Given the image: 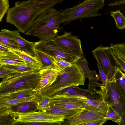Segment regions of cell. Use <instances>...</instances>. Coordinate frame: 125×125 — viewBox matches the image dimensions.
I'll use <instances>...</instances> for the list:
<instances>
[{"label": "cell", "instance_id": "1", "mask_svg": "<svg viewBox=\"0 0 125 125\" xmlns=\"http://www.w3.org/2000/svg\"><path fill=\"white\" fill-rule=\"evenodd\" d=\"M64 0H28L17 1L9 9L7 22L14 25L19 32L25 33L33 26L36 18Z\"/></svg>", "mask_w": 125, "mask_h": 125}, {"label": "cell", "instance_id": "2", "mask_svg": "<svg viewBox=\"0 0 125 125\" xmlns=\"http://www.w3.org/2000/svg\"><path fill=\"white\" fill-rule=\"evenodd\" d=\"M58 73L56 78L53 83L34 92L35 100L37 101L44 97H50L66 88L84 84L86 77L82 70L76 63Z\"/></svg>", "mask_w": 125, "mask_h": 125}, {"label": "cell", "instance_id": "3", "mask_svg": "<svg viewBox=\"0 0 125 125\" xmlns=\"http://www.w3.org/2000/svg\"><path fill=\"white\" fill-rule=\"evenodd\" d=\"M61 13L52 7L38 17L25 34L37 36L40 42L53 39L58 36L60 24L63 21Z\"/></svg>", "mask_w": 125, "mask_h": 125}, {"label": "cell", "instance_id": "4", "mask_svg": "<svg viewBox=\"0 0 125 125\" xmlns=\"http://www.w3.org/2000/svg\"><path fill=\"white\" fill-rule=\"evenodd\" d=\"M41 79L40 70L12 73L0 82V97L20 91L30 90L33 91Z\"/></svg>", "mask_w": 125, "mask_h": 125}, {"label": "cell", "instance_id": "5", "mask_svg": "<svg viewBox=\"0 0 125 125\" xmlns=\"http://www.w3.org/2000/svg\"><path fill=\"white\" fill-rule=\"evenodd\" d=\"M105 0H84L75 6L65 9L61 13L64 19L62 23L67 24L83 18L101 16L98 11L104 8Z\"/></svg>", "mask_w": 125, "mask_h": 125}, {"label": "cell", "instance_id": "6", "mask_svg": "<svg viewBox=\"0 0 125 125\" xmlns=\"http://www.w3.org/2000/svg\"><path fill=\"white\" fill-rule=\"evenodd\" d=\"M99 90L103 100L125 120V92L117 83L108 81Z\"/></svg>", "mask_w": 125, "mask_h": 125}, {"label": "cell", "instance_id": "7", "mask_svg": "<svg viewBox=\"0 0 125 125\" xmlns=\"http://www.w3.org/2000/svg\"><path fill=\"white\" fill-rule=\"evenodd\" d=\"M35 49L42 52L49 56L59 58L72 64L76 63L79 58L62 44L52 39L36 42Z\"/></svg>", "mask_w": 125, "mask_h": 125}, {"label": "cell", "instance_id": "8", "mask_svg": "<svg viewBox=\"0 0 125 125\" xmlns=\"http://www.w3.org/2000/svg\"><path fill=\"white\" fill-rule=\"evenodd\" d=\"M107 110L89 105L73 116L65 119L62 125H82L84 123L106 118Z\"/></svg>", "mask_w": 125, "mask_h": 125}, {"label": "cell", "instance_id": "9", "mask_svg": "<svg viewBox=\"0 0 125 125\" xmlns=\"http://www.w3.org/2000/svg\"><path fill=\"white\" fill-rule=\"evenodd\" d=\"M11 112L15 117L17 121L15 125L33 122L57 123L62 125L61 123L65 119L64 116L52 114L44 111L25 113Z\"/></svg>", "mask_w": 125, "mask_h": 125}, {"label": "cell", "instance_id": "10", "mask_svg": "<svg viewBox=\"0 0 125 125\" xmlns=\"http://www.w3.org/2000/svg\"><path fill=\"white\" fill-rule=\"evenodd\" d=\"M51 106L80 111L89 105L75 96L55 94L50 97Z\"/></svg>", "mask_w": 125, "mask_h": 125}, {"label": "cell", "instance_id": "11", "mask_svg": "<svg viewBox=\"0 0 125 125\" xmlns=\"http://www.w3.org/2000/svg\"><path fill=\"white\" fill-rule=\"evenodd\" d=\"M52 40L60 43L79 58L84 56L81 40L71 33L65 31L63 34L57 36Z\"/></svg>", "mask_w": 125, "mask_h": 125}, {"label": "cell", "instance_id": "12", "mask_svg": "<svg viewBox=\"0 0 125 125\" xmlns=\"http://www.w3.org/2000/svg\"><path fill=\"white\" fill-rule=\"evenodd\" d=\"M88 89H84L78 86H72L65 88L56 94L70 95L92 100L103 101L99 90L90 86H88Z\"/></svg>", "mask_w": 125, "mask_h": 125}, {"label": "cell", "instance_id": "13", "mask_svg": "<svg viewBox=\"0 0 125 125\" xmlns=\"http://www.w3.org/2000/svg\"><path fill=\"white\" fill-rule=\"evenodd\" d=\"M1 32L5 36L16 41L20 51L38 59L35 51L36 42H30L24 39L21 36L18 30L11 31L4 29L1 30Z\"/></svg>", "mask_w": 125, "mask_h": 125}, {"label": "cell", "instance_id": "14", "mask_svg": "<svg viewBox=\"0 0 125 125\" xmlns=\"http://www.w3.org/2000/svg\"><path fill=\"white\" fill-rule=\"evenodd\" d=\"M92 53L106 75L113 66L111 62L113 58L109 47L100 45L92 51Z\"/></svg>", "mask_w": 125, "mask_h": 125}, {"label": "cell", "instance_id": "15", "mask_svg": "<svg viewBox=\"0 0 125 125\" xmlns=\"http://www.w3.org/2000/svg\"><path fill=\"white\" fill-rule=\"evenodd\" d=\"M113 60L117 67L125 72V44L124 43L113 44L109 47Z\"/></svg>", "mask_w": 125, "mask_h": 125}, {"label": "cell", "instance_id": "16", "mask_svg": "<svg viewBox=\"0 0 125 125\" xmlns=\"http://www.w3.org/2000/svg\"><path fill=\"white\" fill-rule=\"evenodd\" d=\"M41 79L40 81L33 90L34 92L38 91L43 88L51 85L56 80L58 75L57 71L55 69L48 68L40 70Z\"/></svg>", "mask_w": 125, "mask_h": 125}, {"label": "cell", "instance_id": "17", "mask_svg": "<svg viewBox=\"0 0 125 125\" xmlns=\"http://www.w3.org/2000/svg\"><path fill=\"white\" fill-rule=\"evenodd\" d=\"M7 108L12 112L25 113L36 111L38 110L37 101L34 100L19 103Z\"/></svg>", "mask_w": 125, "mask_h": 125}, {"label": "cell", "instance_id": "18", "mask_svg": "<svg viewBox=\"0 0 125 125\" xmlns=\"http://www.w3.org/2000/svg\"><path fill=\"white\" fill-rule=\"evenodd\" d=\"M0 62L4 64L18 65L29 64L10 51L9 53L0 57Z\"/></svg>", "mask_w": 125, "mask_h": 125}, {"label": "cell", "instance_id": "19", "mask_svg": "<svg viewBox=\"0 0 125 125\" xmlns=\"http://www.w3.org/2000/svg\"><path fill=\"white\" fill-rule=\"evenodd\" d=\"M34 95L30 97L19 98L10 97L7 96L0 97V106L7 108L19 103L31 101L35 99Z\"/></svg>", "mask_w": 125, "mask_h": 125}, {"label": "cell", "instance_id": "20", "mask_svg": "<svg viewBox=\"0 0 125 125\" xmlns=\"http://www.w3.org/2000/svg\"><path fill=\"white\" fill-rule=\"evenodd\" d=\"M4 65L6 67L9 69L14 71L16 72L20 73L37 71L41 69V67L30 64L18 65Z\"/></svg>", "mask_w": 125, "mask_h": 125}, {"label": "cell", "instance_id": "21", "mask_svg": "<svg viewBox=\"0 0 125 125\" xmlns=\"http://www.w3.org/2000/svg\"><path fill=\"white\" fill-rule=\"evenodd\" d=\"M80 111L69 109L61 107L51 106L50 109L44 111L52 114L64 116L66 119L73 116Z\"/></svg>", "mask_w": 125, "mask_h": 125}, {"label": "cell", "instance_id": "22", "mask_svg": "<svg viewBox=\"0 0 125 125\" xmlns=\"http://www.w3.org/2000/svg\"><path fill=\"white\" fill-rule=\"evenodd\" d=\"M76 63L82 70L86 78L92 79L97 82L99 80V77L95 75L89 69L87 61L84 56L79 58Z\"/></svg>", "mask_w": 125, "mask_h": 125}, {"label": "cell", "instance_id": "23", "mask_svg": "<svg viewBox=\"0 0 125 125\" xmlns=\"http://www.w3.org/2000/svg\"><path fill=\"white\" fill-rule=\"evenodd\" d=\"M35 51L38 59L41 64V69L48 68L54 69L52 60L50 56L40 51L35 49Z\"/></svg>", "mask_w": 125, "mask_h": 125}, {"label": "cell", "instance_id": "24", "mask_svg": "<svg viewBox=\"0 0 125 125\" xmlns=\"http://www.w3.org/2000/svg\"><path fill=\"white\" fill-rule=\"evenodd\" d=\"M9 49L10 51L18 55L28 63L36 65L41 67V63L37 58L30 56L19 50L12 49Z\"/></svg>", "mask_w": 125, "mask_h": 125}, {"label": "cell", "instance_id": "25", "mask_svg": "<svg viewBox=\"0 0 125 125\" xmlns=\"http://www.w3.org/2000/svg\"><path fill=\"white\" fill-rule=\"evenodd\" d=\"M107 109L106 118L119 125L125 124V120L110 106L107 104Z\"/></svg>", "mask_w": 125, "mask_h": 125}, {"label": "cell", "instance_id": "26", "mask_svg": "<svg viewBox=\"0 0 125 125\" xmlns=\"http://www.w3.org/2000/svg\"><path fill=\"white\" fill-rule=\"evenodd\" d=\"M110 15L114 19L116 27L120 29L125 28V18L120 10L116 11H111Z\"/></svg>", "mask_w": 125, "mask_h": 125}, {"label": "cell", "instance_id": "27", "mask_svg": "<svg viewBox=\"0 0 125 125\" xmlns=\"http://www.w3.org/2000/svg\"><path fill=\"white\" fill-rule=\"evenodd\" d=\"M125 73L117 66L115 72L111 81L118 84L124 92H125Z\"/></svg>", "mask_w": 125, "mask_h": 125}, {"label": "cell", "instance_id": "28", "mask_svg": "<svg viewBox=\"0 0 125 125\" xmlns=\"http://www.w3.org/2000/svg\"><path fill=\"white\" fill-rule=\"evenodd\" d=\"M0 43L9 49L19 50L17 42L4 35L0 32Z\"/></svg>", "mask_w": 125, "mask_h": 125}, {"label": "cell", "instance_id": "29", "mask_svg": "<svg viewBox=\"0 0 125 125\" xmlns=\"http://www.w3.org/2000/svg\"><path fill=\"white\" fill-rule=\"evenodd\" d=\"M75 96L79 100L89 105L107 110V105L103 101L95 100L90 99L85 97Z\"/></svg>", "mask_w": 125, "mask_h": 125}, {"label": "cell", "instance_id": "30", "mask_svg": "<svg viewBox=\"0 0 125 125\" xmlns=\"http://www.w3.org/2000/svg\"><path fill=\"white\" fill-rule=\"evenodd\" d=\"M50 57L52 60L54 69L56 70L58 72L70 67L72 65V63L62 59L56 57Z\"/></svg>", "mask_w": 125, "mask_h": 125}, {"label": "cell", "instance_id": "31", "mask_svg": "<svg viewBox=\"0 0 125 125\" xmlns=\"http://www.w3.org/2000/svg\"><path fill=\"white\" fill-rule=\"evenodd\" d=\"M17 122L15 117L11 112L0 115V125H13Z\"/></svg>", "mask_w": 125, "mask_h": 125}, {"label": "cell", "instance_id": "32", "mask_svg": "<svg viewBox=\"0 0 125 125\" xmlns=\"http://www.w3.org/2000/svg\"><path fill=\"white\" fill-rule=\"evenodd\" d=\"M50 97H44L37 101V109L39 111H45L50 109Z\"/></svg>", "mask_w": 125, "mask_h": 125}, {"label": "cell", "instance_id": "33", "mask_svg": "<svg viewBox=\"0 0 125 125\" xmlns=\"http://www.w3.org/2000/svg\"><path fill=\"white\" fill-rule=\"evenodd\" d=\"M33 93L34 92L31 90H24L16 92L6 96L13 98H22L33 96L34 95Z\"/></svg>", "mask_w": 125, "mask_h": 125}, {"label": "cell", "instance_id": "34", "mask_svg": "<svg viewBox=\"0 0 125 125\" xmlns=\"http://www.w3.org/2000/svg\"><path fill=\"white\" fill-rule=\"evenodd\" d=\"M9 6L8 0H0V22L7 12Z\"/></svg>", "mask_w": 125, "mask_h": 125}, {"label": "cell", "instance_id": "35", "mask_svg": "<svg viewBox=\"0 0 125 125\" xmlns=\"http://www.w3.org/2000/svg\"><path fill=\"white\" fill-rule=\"evenodd\" d=\"M15 72H16L7 68L3 64L0 66V78H6L10 74Z\"/></svg>", "mask_w": 125, "mask_h": 125}, {"label": "cell", "instance_id": "36", "mask_svg": "<svg viewBox=\"0 0 125 125\" xmlns=\"http://www.w3.org/2000/svg\"><path fill=\"white\" fill-rule=\"evenodd\" d=\"M97 65L99 71V74L98 75L99 77L101 79V81L102 82V85H104L107 81L106 75L100 65L98 62H97Z\"/></svg>", "mask_w": 125, "mask_h": 125}, {"label": "cell", "instance_id": "37", "mask_svg": "<svg viewBox=\"0 0 125 125\" xmlns=\"http://www.w3.org/2000/svg\"><path fill=\"white\" fill-rule=\"evenodd\" d=\"M108 119L106 118L95 120L83 123L82 125H101Z\"/></svg>", "mask_w": 125, "mask_h": 125}, {"label": "cell", "instance_id": "38", "mask_svg": "<svg viewBox=\"0 0 125 125\" xmlns=\"http://www.w3.org/2000/svg\"><path fill=\"white\" fill-rule=\"evenodd\" d=\"M20 124L25 125H60L58 123H48L33 122L21 123Z\"/></svg>", "mask_w": 125, "mask_h": 125}, {"label": "cell", "instance_id": "39", "mask_svg": "<svg viewBox=\"0 0 125 125\" xmlns=\"http://www.w3.org/2000/svg\"><path fill=\"white\" fill-rule=\"evenodd\" d=\"M117 67L116 66H113L109 71L106 75L107 81H111L115 72Z\"/></svg>", "mask_w": 125, "mask_h": 125}, {"label": "cell", "instance_id": "40", "mask_svg": "<svg viewBox=\"0 0 125 125\" xmlns=\"http://www.w3.org/2000/svg\"><path fill=\"white\" fill-rule=\"evenodd\" d=\"M0 51L6 54L10 52V50L7 47L0 43Z\"/></svg>", "mask_w": 125, "mask_h": 125}, {"label": "cell", "instance_id": "41", "mask_svg": "<svg viewBox=\"0 0 125 125\" xmlns=\"http://www.w3.org/2000/svg\"><path fill=\"white\" fill-rule=\"evenodd\" d=\"M10 111L7 108L0 106V115L9 112Z\"/></svg>", "mask_w": 125, "mask_h": 125}, {"label": "cell", "instance_id": "42", "mask_svg": "<svg viewBox=\"0 0 125 125\" xmlns=\"http://www.w3.org/2000/svg\"><path fill=\"white\" fill-rule=\"evenodd\" d=\"M125 0L122 1L115 2L114 3H112L109 4V6H113L115 5H120V4H125Z\"/></svg>", "mask_w": 125, "mask_h": 125}, {"label": "cell", "instance_id": "43", "mask_svg": "<svg viewBox=\"0 0 125 125\" xmlns=\"http://www.w3.org/2000/svg\"><path fill=\"white\" fill-rule=\"evenodd\" d=\"M6 54L0 51V57Z\"/></svg>", "mask_w": 125, "mask_h": 125}, {"label": "cell", "instance_id": "44", "mask_svg": "<svg viewBox=\"0 0 125 125\" xmlns=\"http://www.w3.org/2000/svg\"><path fill=\"white\" fill-rule=\"evenodd\" d=\"M2 64L1 63H0V66Z\"/></svg>", "mask_w": 125, "mask_h": 125}, {"label": "cell", "instance_id": "45", "mask_svg": "<svg viewBox=\"0 0 125 125\" xmlns=\"http://www.w3.org/2000/svg\"><path fill=\"white\" fill-rule=\"evenodd\" d=\"M1 63V62H0V63Z\"/></svg>", "mask_w": 125, "mask_h": 125}]
</instances>
